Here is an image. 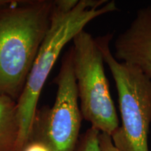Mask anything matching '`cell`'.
Masks as SVG:
<instances>
[{"instance_id": "3", "label": "cell", "mask_w": 151, "mask_h": 151, "mask_svg": "<svg viewBox=\"0 0 151 151\" xmlns=\"http://www.w3.org/2000/svg\"><path fill=\"white\" fill-rule=\"evenodd\" d=\"M113 35L96 38L116 83L121 125L111 136L120 151H149L148 134L151 124V81L140 69L119 62L109 43Z\"/></svg>"}, {"instance_id": "1", "label": "cell", "mask_w": 151, "mask_h": 151, "mask_svg": "<svg viewBox=\"0 0 151 151\" xmlns=\"http://www.w3.org/2000/svg\"><path fill=\"white\" fill-rule=\"evenodd\" d=\"M53 1L0 6V95L18 99L51 22Z\"/></svg>"}, {"instance_id": "9", "label": "cell", "mask_w": 151, "mask_h": 151, "mask_svg": "<svg viewBox=\"0 0 151 151\" xmlns=\"http://www.w3.org/2000/svg\"><path fill=\"white\" fill-rule=\"evenodd\" d=\"M99 145L101 151H120L113 144L111 136L104 133H99Z\"/></svg>"}, {"instance_id": "10", "label": "cell", "mask_w": 151, "mask_h": 151, "mask_svg": "<svg viewBox=\"0 0 151 151\" xmlns=\"http://www.w3.org/2000/svg\"><path fill=\"white\" fill-rule=\"evenodd\" d=\"M21 151H49L47 147L39 141L29 140Z\"/></svg>"}, {"instance_id": "6", "label": "cell", "mask_w": 151, "mask_h": 151, "mask_svg": "<svg viewBox=\"0 0 151 151\" xmlns=\"http://www.w3.org/2000/svg\"><path fill=\"white\" fill-rule=\"evenodd\" d=\"M113 56L140 69L151 81V5L139 9L128 27L117 37Z\"/></svg>"}, {"instance_id": "2", "label": "cell", "mask_w": 151, "mask_h": 151, "mask_svg": "<svg viewBox=\"0 0 151 151\" xmlns=\"http://www.w3.org/2000/svg\"><path fill=\"white\" fill-rule=\"evenodd\" d=\"M117 10L115 1L107 0H79L68 12L52 6L50 27L16 101L20 130L14 151H21L29 141L41 91L64 47L94 19Z\"/></svg>"}, {"instance_id": "8", "label": "cell", "mask_w": 151, "mask_h": 151, "mask_svg": "<svg viewBox=\"0 0 151 151\" xmlns=\"http://www.w3.org/2000/svg\"><path fill=\"white\" fill-rule=\"evenodd\" d=\"M100 132L90 127L79 137L74 151H101L99 145Z\"/></svg>"}, {"instance_id": "5", "label": "cell", "mask_w": 151, "mask_h": 151, "mask_svg": "<svg viewBox=\"0 0 151 151\" xmlns=\"http://www.w3.org/2000/svg\"><path fill=\"white\" fill-rule=\"evenodd\" d=\"M55 82L58 86L55 102L50 108L37 109L29 141L43 143L49 151H74L83 118L78 102L71 47L62 58Z\"/></svg>"}, {"instance_id": "4", "label": "cell", "mask_w": 151, "mask_h": 151, "mask_svg": "<svg viewBox=\"0 0 151 151\" xmlns=\"http://www.w3.org/2000/svg\"><path fill=\"white\" fill-rule=\"evenodd\" d=\"M73 70L83 118L100 133L111 136L120 126L95 38L85 30L73 39Z\"/></svg>"}, {"instance_id": "7", "label": "cell", "mask_w": 151, "mask_h": 151, "mask_svg": "<svg viewBox=\"0 0 151 151\" xmlns=\"http://www.w3.org/2000/svg\"><path fill=\"white\" fill-rule=\"evenodd\" d=\"M19 130L16 101L0 95V151H14Z\"/></svg>"}]
</instances>
